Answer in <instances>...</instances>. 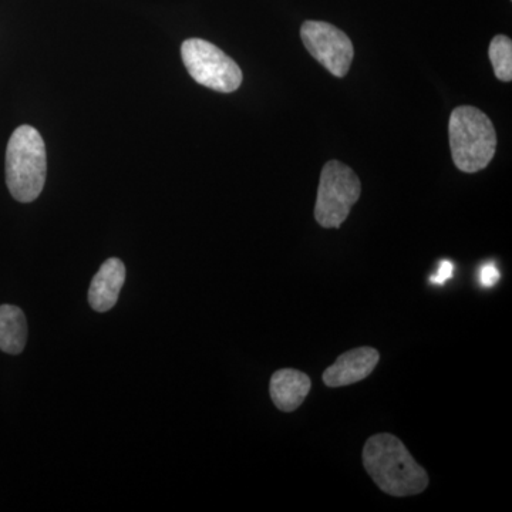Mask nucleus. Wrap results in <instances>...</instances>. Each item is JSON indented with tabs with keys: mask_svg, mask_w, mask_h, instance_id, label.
I'll list each match as a JSON object with an SVG mask.
<instances>
[{
	"mask_svg": "<svg viewBox=\"0 0 512 512\" xmlns=\"http://www.w3.org/2000/svg\"><path fill=\"white\" fill-rule=\"evenodd\" d=\"M303 45L328 72L345 77L355 57L352 40L343 30L328 22L306 20L301 26Z\"/></svg>",
	"mask_w": 512,
	"mask_h": 512,
	"instance_id": "nucleus-6",
	"label": "nucleus"
},
{
	"mask_svg": "<svg viewBox=\"0 0 512 512\" xmlns=\"http://www.w3.org/2000/svg\"><path fill=\"white\" fill-rule=\"evenodd\" d=\"M380 355L373 348H357L343 353L323 373V382L328 387L350 386L362 382L372 375L379 363Z\"/></svg>",
	"mask_w": 512,
	"mask_h": 512,
	"instance_id": "nucleus-7",
	"label": "nucleus"
},
{
	"mask_svg": "<svg viewBox=\"0 0 512 512\" xmlns=\"http://www.w3.org/2000/svg\"><path fill=\"white\" fill-rule=\"evenodd\" d=\"M362 184L348 165L332 160L325 164L316 198L315 218L320 227L340 228L359 201Z\"/></svg>",
	"mask_w": 512,
	"mask_h": 512,
	"instance_id": "nucleus-4",
	"label": "nucleus"
},
{
	"mask_svg": "<svg viewBox=\"0 0 512 512\" xmlns=\"http://www.w3.org/2000/svg\"><path fill=\"white\" fill-rule=\"evenodd\" d=\"M498 279H500V271H498L497 266L494 264H485L481 268L480 282L484 288H493L497 284Z\"/></svg>",
	"mask_w": 512,
	"mask_h": 512,
	"instance_id": "nucleus-12",
	"label": "nucleus"
},
{
	"mask_svg": "<svg viewBox=\"0 0 512 512\" xmlns=\"http://www.w3.org/2000/svg\"><path fill=\"white\" fill-rule=\"evenodd\" d=\"M453 271L454 265L451 264L450 261H441L439 265V271H437L436 275L431 276L430 281L433 282V284L443 285L444 282L448 281V279H451V276H453Z\"/></svg>",
	"mask_w": 512,
	"mask_h": 512,
	"instance_id": "nucleus-13",
	"label": "nucleus"
},
{
	"mask_svg": "<svg viewBox=\"0 0 512 512\" xmlns=\"http://www.w3.org/2000/svg\"><path fill=\"white\" fill-rule=\"evenodd\" d=\"M28 342V322L18 306H0V350L19 355Z\"/></svg>",
	"mask_w": 512,
	"mask_h": 512,
	"instance_id": "nucleus-10",
	"label": "nucleus"
},
{
	"mask_svg": "<svg viewBox=\"0 0 512 512\" xmlns=\"http://www.w3.org/2000/svg\"><path fill=\"white\" fill-rule=\"evenodd\" d=\"M45 141L36 128L20 126L13 131L6 148V184L19 202L39 198L46 184Z\"/></svg>",
	"mask_w": 512,
	"mask_h": 512,
	"instance_id": "nucleus-3",
	"label": "nucleus"
},
{
	"mask_svg": "<svg viewBox=\"0 0 512 512\" xmlns=\"http://www.w3.org/2000/svg\"><path fill=\"white\" fill-rule=\"evenodd\" d=\"M363 466L383 493L410 497L429 487L427 471L393 434H375L363 448Z\"/></svg>",
	"mask_w": 512,
	"mask_h": 512,
	"instance_id": "nucleus-1",
	"label": "nucleus"
},
{
	"mask_svg": "<svg viewBox=\"0 0 512 512\" xmlns=\"http://www.w3.org/2000/svg\"><path fill=\"white\" fill-rule=\"evenodd\" d=\"M451 156L458 170L474 174L493 161L497 133L487 114L473 106H460L448 121Z\"/></svg>",
	"mask_w": 512,
	"mask_h": 512,
	"instance_id": "nucleus-2",
	"label": "nucleus"
},
{
	"mask_svg": "<svg viewBox=\"0 0 512 512\" xmlns=\"http://www.w3.org/2000/svg\"><path fill=\"white\" fill-rule=\"evenodd\" d=\"M311 387V379L305 373L295 369H281L272 376L269 393L272 402L281 412L291 413L305 402Z\"/></svg>",
	"mask_w": 512,
	"mask_h": 512,
	"instance_id": "nucleus-9",
	"label": "nucleus"
},
{
	"mask_svg": "<svg viewBox=\"0 0 512 512\" xmlns=\"http://www.w3.org/2000/svg\"><path fill=\"white\" fill-rule=\"evenodd\" d=\"M181 57L192 79L215 92H235L244 79L237 62L207 40H185Z\"/></svg>",
	"mask_w": 512,
	"mask_h": 512,
	"instance_id": "nucleus-5",
	"label": "nucleus"
},
{
	"mask_svg": "<svg viewBox=\"0 0 512 512\" xmlns=\"http://www.w3.org/2000/svg\"><path fill=\"white\" fill-rule=\"evenodd\" d=\"M490 62L498 80L510 83L512 80V40L504 35L495 36L488 49Z\"/></svg>",
	"mask_w": 512,
	"mask_h": 512,
	"instance_id": "nucleus-11",
	"label": "nucleus"
},
{
	"mask_svg": "<svg viewBox=\"0 0 512 512\" xmlns=\"http://www.w3.org/2000/svg\"><path fill=\"white\" fill-rule=\"evenodd\" d=\"M126 282V265L119 258H110L101 265L100 271L94 275L89 289L90 306L96 312H109L114 308L121 288Z\"/></svg>",
	"mask_w": 512,
	"mask_h": 512,
	"instance_id": "nucleus-8",
	"label": "nucleus"
}]
</instances>
